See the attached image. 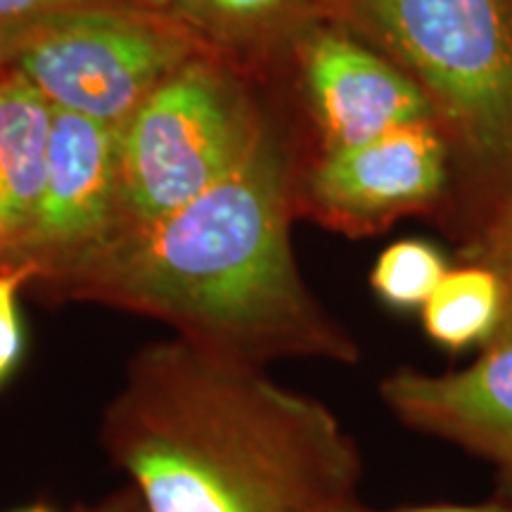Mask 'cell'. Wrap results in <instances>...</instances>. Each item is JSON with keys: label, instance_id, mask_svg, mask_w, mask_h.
<instances>
[{"label": "cell", "instance_id": "6da1fadb", "mask_svg": "<svg viewBox=\"0 0 512 512\" xmlns=\"http://www.w3.org/2000/svg\"><path fill=\"white\" fill-rule=\"evenodd\" d=\"M299 174L275 126L247 162L183 209L126 228L38 285L169 325L176 337L266 368L358 363L361 349L304 283L290 240Z\"/></svg>", "mask_w": 512, "mask_h": 512}, {"label": "cell", "instance_id": "7a4b0ae2", "mask_svg": "<svg viewBox=\"0 0 512 512\" xmlns=\"http://www.w3.org/2000/svg\"><path fill=\"white\" fill-rule=\"evenodd\" d=\"M100 441L147 512H332L363 475L325 403L181 337L128 361Z\"/></svg>", "mask_w": 512, "mask_h": 512}, {"label": "cell", "instance_id": "3957f363", "mask_svg": "<svg viewBox=\"0 0 512 512\" xmlns=\"http://www.w3.org/2000/svg\"><path fill=\"white\" fill-rule=\"evenodd\" d=\"M418 83L448 140L512 174V0H325Z\"/></svg>", "mask_w": 512, "mask_h": 512}, {"label": "cell", "instance_id": "277c9868", "mask_svg": "<svg viewBox=\"0 0 512 512\" xmlns=\"http://www.w3.org/2000/svg\"><path fill=\"white\" fill-rule=\"evenodd\" d=\"M252 81L204 53L147 95L121 126L119 230L174 214L247 162L273 126Z\"/></svg>", "mask_w": 512, "mask_h": 512}, {"label": "cell", "instance_id": "5b68a950", "mask_svg": "<svg viewBox=\"0 0 512 512\" xmlns=\"http://www.w3.org/2000/svg\"><path fill=\"white\" fill-rule=\"evenodd\" d=\"M211 50L176 17L133 3L91 5L0 34L15 69L53 110L121 128L166 76Z\"/></svg>", "mask_w": 512, "mask_h": 512}, {"label": "cell", "instance_id": "8992f818", "mask_svg": "<svg viewBox=\"0 0 512 512\" xmlns=\"http://www.w3.org/2000/svg\"><path fill=\"white\" fill-rule=\"evenodd\" d=\"M448 178V138L415 121L349 150L325 152L299 176L297 214L347 235H370L430 211Z\"/></svg>", "mask_w": 512, "mask_h": 512}, {"label": "cell", "instance_id": "52a82bcc", "mask_svg": "<svg viewBox=\"0 0 512 512\" xmlns=\"http://www.w3.org/2000/svg\"><path fill=\"white\" fill-rule=\"evenodd\" d=\"M121 128L55 110L46 183L15 264L41 285L105 245L121 223Z\"/></svg>", "mask_w": 512, "mask_h": 512}, {"label": "cell", "instance_id": "ba28073f", "mask_svg": "<svg viewBox=\"0 0 512 512\" xmlns=\"http://www.w3.org/2000/svg\"><path fill=\"white\" fill-rule=\"evenodd\" d=\"M320 155L363 145L392 128L437 121L420 86L339 24L311 27L294 48Z\"/></svg>", "mask_w": 512, "mask_h": 512}, {"label": "cell", "instance_id": "9c48e42d", "mask_svg": "<svg viewBox=\"0 0 512 512\" xmlns=\"http://www.w3.org/2000/svg\"><path fill=\"white\" fill-rule=\"evenodd\" d=\"M380 396L411 430L494 465L503 491L512 494V339L482 349L460 370H394L380 382Z\"/></svg>", "mask_w": 512, "mask_h": 512}, {"label": "cell", "instance_id": "30bf717a", "mask_svg": "<svg viewBox=\"0 0 512 512\" xmlns=\"http://www.w3.org/2000/svg\"><path fill=\"white\" fill-rule=\"evenodd\" d=\"M192 34L252 79L294 55L325 22V0H181L171 12Z\"/></svg>", "mask_w": 512, "mask_h": 512}, {"label": "cell", "instance_id": "8fae6325", "mask_svg": "<svg viewBox=\"0 0 512 512\" xmlns=\"http://www.w3.org/2000/svg\"><path fill=\"white\" fill-rule=\"evenodd\" d=\"M53 105L15 69L0 74V266H12L46 183Z\"/></svg>", "mask_w": 512, "mask_h": 512}, {"label": "cell", "instance_id": "7c38bea8", "mask_svg": "<svg viewBox=\"0 0 512 512\" xmlns=\"http://www.w3.org/2000/svg\"><path fill=\"white\" fill-rule=\"evenodd\" d=\"M422 328L434 344L448 351L486 349L503 320V287L489 268L470 264L446 273L427 304Z\"/></svg>", "mask_w": 512, "mask_h": 512}, {"label": "cell", "instance_id": "4fadbf2b", "mask_svg": "<svg viewBox=\"0 0 512 512\" xmlns=\"http://www.w3.org/2000/svg\"><path fill=\"white\" fill-rule=\"evenodd\" d=\"M446 273V259L437 247L422 240H401L377 256L370 287L380 302L396 311H422Z\"/></svg>", "mask_w": 512, "mask_h": 512}, {"label": "cell", "instance_id": "5bb4252c", "mask_svg": "<svg viewBox=\"0 0 512 512\" xmlns=\"http://www.w3.org/2000/svg\"><path fill=\"white\" fill-rule=\"evenodd\" d=\"M36 271L29 264L0 268V384L15 373L24 354V328L19 313V292L34 283Z\"/></svg>", "mask_w": 512, "mask_h": 512}, {"label": "cell", "instance_id": "9a60e30c", "mask_svg": "<svg viewBox=\"0 0 512 512\" xmlns=\"http://www.w3.org/2000/svg\"><path fill=\"white\" fill-rule=\"evenodd\" d=\"M475 264L489 268L503 287V320L491 344L508 342L512 339V192L479 245Z\"/></svg>", "mask_w": 512, "mask_h": 512}, {"label": "cell", "instance_id": "2e32d148", "mask_svg": "<svg viewBox=\"0 0 512 512\" xmlns=\"http://www.w3.org/2000/svg\"><path fill=\"white\" fill-rule=\"evenodd\" d=\"M105 3H128V0H0V34H8L36 19Z\"/></svg>", "mask_w": 512, "mask_h": 512}, {"label": "cell", "instance_id": "e0dca14e", "mask_svg": "<svg viewBox=\"0 0 512 512\" xmlns=\"http://www.w3.org/2000/svg\"><path fill=\"white\" fill-rule=\"evenodd\" d=\"M332 512H512V494L501 491L496 498L482 503H434V505H413V508H394V510H370L354 501L344 508Z\"/></svg>", "mask_w": 512, "mask_h": 512}, {"label": "cell", "instance_id": "ac0fdd59", "mask_svg": "<svg viewBox=\"0 0 512 512\" xmlns=\"http://www.w3.org/2000/svg\"><path fill=\"white\" fill-rule=\"evenodd\" d=\"M72 512H147L140 496L136 494L133 486H121V489L112 491V494L102 496L100 501L76 505Z\"/></svg>", "mask_w": 512, "mask_h": 512}, {"label": "cell", "instance_id": "d6986e66", "mask_svg": "<svg viewBox=\"0 0 512 512\" xmlns=\"http://www.w3.org/2000/svg\"><path fill=\"white\" fill-rule=\"evenodd\" d=\"M128 3L140 5V8L145 10H155V12H164V15H171L181 0H128Z\"/></svg>", "mask_w": 512, "mask_h": 512}, {"label": "cell", "instance_id": "ffe728a7", "mask_svg": "<svg viewBox=\"0 0 512 512\" xmlns=\"http://www.w3.org/2000/svg\"><path fill=\"white\" fill-rule=\"evenodd\" d=\"M12 512H57L53 505H46V503H34V505H27V508H19V510H12Z\"/></svg>", "mask_w": 512, "mask_h": 512}, {"label": "cell", "instance_id": "44dd1931", "mask_svg": "<svg viewBox=\"0 0 512 512\" xmlns=\"http://www.w3.org/2000/svg\"><path fill=\"white\" fill-rule=\"evenodd\" d=\"M3 69H5V62H3V55H0V74H3Z\"/></svg>", "mask_w": 512, "mask_h": 512}, {"label": "cell", "instance_id": "7402d4cb", "mask_svg": "<svg viewBox=\"0 0 512 512\" xmlns=\"http://www.w3.org/2000/svg\"><path fill=\"white\" fill-rule=\"evenodd\" d=\"M0 268H3V266H0Z\"/></svg>", "mask_w": 512, "mask_h": 512}]
</instances>
